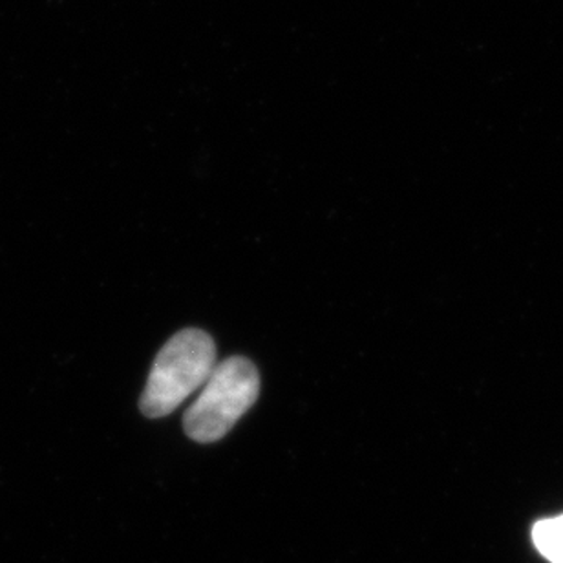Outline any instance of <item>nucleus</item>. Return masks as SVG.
<instances>
[{"mask_svg":"<svg viewBox=\"0 0 563 563\" xmlns=\"http://www.w3.org/2000/svg\"><path fill=\"white\" fill-rule=\"evenodd\" d=\"M217 366V346L206 331H179L157 353L141 396V412L159 419L176 410L187 397L206 385Z\"/></svg>","mask_w":563,"mask_h":563,"instance_id":"f257e3e1","label":"nucleus"},{"mask_svg":"<svg viewBox=\"0 0 563 563\" xmlns=\"http://www.w3.org/2000/svg\"><path fill=\"white\" fill-rule=\"evenodd\" d=\"M261 394V375L245 357H229L217 364L200 397L184 418L185 433L196 443H214L225 438L244 418Z\"/></svg>","mask_w":563,"mask_h":563,"instance_id":"f03ea898","label":"nucleus"},{"mask_svg":"<svg viewBox=\"0 0 563 563\" xmlns=\"http://www.w3.org/2000/svg\"><path fill=\"white\" fill-rule=\"evenodd\" d=\"M532 540L549 562L563 563V515L538 521Z\"/></svg>","mask_w":563,"mask_h":563,"instance_id":"7ed1b4c3","label":"nucleus"}]
</instances>
